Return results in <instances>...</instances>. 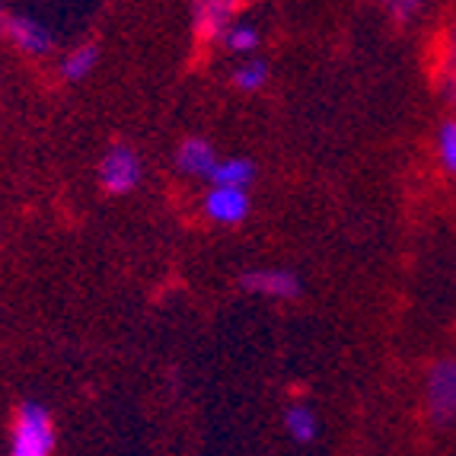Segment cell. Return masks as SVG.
<instances>
[{
    "label": "cell",
    "instance_id": "6da1fadb",
    "mask_svg": "<svg viewBox=\"0 0 456 456\" xmlns=\"http://www.w3.org/2000/svg\"><path fill=\"white\" fill-rule=\"evenodd\" d=\"M54 453V421L42 403H23L16 411L10 456H52Z\"/></svg>",
    "mask_w": 456,
    "mask_h": 456
},
{
    "label": "cell",
    "instance_id": "7a4b0ae2",
    "mask_svg": "<svg viewBox=\"0 0 456 456\" xmlns=\"http://www.w3.org/2000/svg\"><path fill=\"white\" fill-rule=\"evenodd\" d=\"M0 38L10 42L16 52L42 58L54 48V32L45 23H38L36 16L20 13V10L0 7Z\"/></svg>",
    "mask_w": 456,
    "mask_h": 456
},
{
    "label": "cell",
    "instance_id": "3957f363",
    "mask_svg": "<svg viewBox=\"0 0 456 456\" xmlns=\"http://www.w3.org/2000/svg\"><path fill=\"white\" fill-rule=\"evenodd\" d=\"M425 405L434 425L456 421V358H444L425 377Z\"/></svg>",
    "mask_w": 456,
    "mask_h": 456
},
{
    "label": "cell",
    "instance_id": "277c9868",
    "mask_svg": "<svg viewBox=\"0 0 456 456\" xmlns=\"http://www.w3.org/2000/svg\"><path fill=\"white\" fill-rule=\"evenodd\" d=\"M141 179H144V163L128 144L109 147L106 157L99 160V183L112 195H128L141 185Z\"/></svg>",
    "mask_w": 456,
    "mask_h": 456
},
{
    "label": "cell",
    "instance_id": "5b68a950",
    "mask_svg": "<svg viewBox=\"0 0 456 456\" xmlns=\"http://www.w3.org/2000/svg\"><path fill=\"white\" fill-rule=\"evenodd\" d=\"M236 4L227 0H201L191 7V26H195L198 42H208V45H221L227 29L236 23Z\"/></svg>",
    "mask_w": 456,
    "mask_h": 456
},
{
    "label": "cell",
    "instance_id": "8992f818",
    "mask_svg": "<svg viewBox=\"0 0 456 456\" xmlns=\"http://www.w3.org/2000/svg\"><path fill=\"white\" fill-rule=\"evenodd\" d=\"M240 288L272 300H294L300 294V278L288 268H252L240 274Z\"/></svg>",
    "mask_w": 456,
    "mask_h": 456
},
{
    "label": "cell",
    "instance_id": "52a82bcc",
    "mask_svg": "<svg viewBox=\"0 0 456 456\" xmlns=\"http://www.w3.org/2000/svg\"><path fill=\"white\" fill-rule=\"evenodd\" d=\"M205 214L211 217L214 224H224V227L243 224L246 214H249V191L211 185V189H208V195H205Z\"/></svg>",
    "mask_w": 456,
    "mask_h": 456
},
{
    "label": "cell",
    "instance_id": "ba28073f",
    "mask_svg": "<svg viewBox=\"0 0 456 456\" xmlns=\"http://www.w3.org/2000/svg\"><path fill=\"white\" fill-rule=\"evenodd\" d=\"M217 163L221 160H217L214 147L208 141H201V137H189L175 151V169L183 175H191V179H211Z\"/></svg>",
    "mask_w": 456,
    "mask_h": 456
},
{
    "label": "cell",
    "instance_id": "9c48e42d",
    "mask_svg": "<svg viewBox=\"0 0 456 456\" xmlns=\"http://www.w3.org/2000/svg\"><path fill=\"white\" fill-rule=\"evenodd\" d=\"M96 64H99L96 42H80V45H74L70 52H64L61 77L68 80V84H80V80H86V77L96 70Z\"/></svg>",
    "mask_w": 456,
    "mask_h": 456
},
{
    "label": "cell",
    "instance_id": "30bf717a",
    "mask_svg": "<svg viewBox=\"0 0 456 456\" xmlns=\"http://www.w3.org/2000/svg\"><path fill=\"white\" fill-rule=\"evenodd\" d=\"M256 179V163L246 160V157H227V160L217 163V169L211 173L208 183L221 185V189H249V183Z\"/></svg>",
    "mask_w": 456,
    "mask_h": 456
},
{
    "label": "cell",
    "instance_id": "8fae6325",
    "mask_svg": "<svg viewBox=\"0 0 456 456\" xmlns=\"http://www.w3.org/2000/svg\"><path fill=\"white\" fill-rule=\"evenodd\" d=\"M284 428H288V434L297 444H310L320 434V415L306 403H290L284 409Z\"/></svg>",
    "mask_w": 456,
    "mask_h": 456
},
{
    "label": "cell",
    "instance_id": "7c38bea8",
    "mask_svg": "<svg viewBox=\"0 0 456 456\" xmlns=\"http://www.w3.org/2000/svg\"><path fill=\"white\" fill-rule=\"evenodd\" d=\"M221 45L227 48V52H233V54H243V58H256V48L262 45V32L256 29L252 23L236 20V23L227 29V36H224Z\"/></svg>",
    "mask_w": 456,
    "mask_h": 456
},
{
    "label": "cell",
    "instance_id": "4fadbf2b",
    "mask_svg": "<svg viewBox=\"0 0 456 456\" xmlns=\"http://www.w3.org/2000/svg\"><path fill=\"white\" fill-rule=\"evenodd\" d=\"M268 77H272V70L262 58H243L240 68L233 70V86L243 93H259L268 84Z\"/></svg>",
    "mask_w": 456,
    "mask_h": 456
},
{
    "label": "cell",
    "instance_id": "5bb4252c",
    "mask_svg": "<svg viewBox=\"0 0 456 456\" xmlns=\"http://www.w3.org/2000/svg\"><path fill=\"white\" fill-rule=\"evenodd\" d=\"M437 157L450 175H456V118H447L437 131Z\"/></svg>",
    "mask_w": 456,
    "mask_h": 456
},
{
    "label": "cell",
    "instance_id": "9a60e30c",
    "mask_svg": "<svg viewBox=\"0 0 456 456\" xmlns=\"http://www.w3.org/2000/svg\"><path fill=\"white\" fill-rule=\"evenodd\" d=\"M444 90L456 102V32L447 45V58H444Z\"/></svg>",
    "mask_w": 456,
    "mask_h": 456
},
{
    "label": "cell",
    "instance_id": "2e32d148",
    "mask_svg": "<svg viewBox=\"0 0 456 456\" xmlns=\"http://www.w3.org/2000/svg\"><path fill=\"white\" fill-rule=\"evenodd\" d=\"M419 10H421L419 0H393V4H389V13H393L399 23H409V20L419 13Z\"/></svg>",
    "mask_w": 456,
    "mask_h": 456
}]
</instances>
